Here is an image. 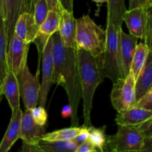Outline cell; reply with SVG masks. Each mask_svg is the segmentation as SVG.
<instances>
[{"label":"cell","mask_w":152,"mask_h":152,"mask_svg":"<svg viewBox=\"0 0 152 152\" xmlns=\"http://www.w3.org/2000/svg\"><path fill=\"white\" fill-rule=\"evenodd\" d=\"M25 0H2L3 19L7 45L13 36L18 17L25 12Z\"/></svg>","instance_id":"7c38bea8"},{"label":"cell","mask_w":152,"mask_h":152,"mask_svg":"<svg viewBox=\"0 0 152 152\" xmlns=\"http://www.w3.org/2000/svg\"><path fill=\"white\" fill-rule=\"evenodd\" d=\"M137 37L124 32L123 28L120 31V57L125 77L130 72L132 61L137 45Z\"/></svg>","instance_id":"9a60e30c"},{"label":"cell","mask_w":152,"mask_h":152,"mask_svg":"<svg viewBox=\"0 0 152 152\" xmlns=\"http://www.w3.org/2000/svg\"><path fill=\"white\" fill-rule=\"evenodd\" d=\"M134 127L142 134V135L145 138L152 137V118L139 125H135Z\"/></svg>","instance_id":"f1b7e54d"},{"label":"cell","mask_w":152,"mask_h":152,"mask_svg":"<svg viewBox=\"0 0 152 152\" xmlns=\"http://www.w3.org/2000/svg\"><path fill=\"white\" fill-rule=\"evenodd\" d=\"M76 19L73 13L62 8L58 33L61 43L65 47L75 48Z\"/></svg>","instance_id":"4fadbf2b"},{"label":"cell","mask_w":152,"mask_h":152,"mask_svg":"<svg viewBox=\"0 0 152 152\" xmlns=\"http://www.w3.org/2000/svg\"><path fill=\"white\" fill-rule=\"evenodd\" d=\"M94 2L97 3V4H102V3H105V2H107V1L108 0H93Z\"/></svg>","instance_id":"74e56055"},{"label":"cell","mask_w":152,"mask_h":152,"mask_svg":"<svg viewBox=\"0 0 152 152\" xmlns=\"http://www.w3.org/2000/svg\"><path fill=\"white\" fill-rule=\"evenodd\" d=\"M38 27L34 22V14L31 13H21L16 20L13 34L25 43H32L37 36Z\"/></svg>","instance_id":"5bb4252c"},{"label":"cell","mask_w":152,"mask_h":152,"mask_svg":"<svg viewBox=\"0 0 152 152\" xmlns=\"http://www.w3.org/2000/svg\"><path fill=\"white\" fill-rule=\"evenodd\" d=\"M30 110L34 122L40 126H45L48 121V113L45 107L37 106Z\"/></svg>","instance_id":"4316f807"},{"label":"cell","mask_w":152,"mask_h":152,"mask_svg":"<svg viewBox=\"0 0 152 152\" xmlns=\"http://www.w3.org/2000/svg\"><path fill=\"white\" fill-rule=\"evenodd\" d=\"M17 79L20 97H22L25 109L31 110L37 107L40 89L39 74H32L27 63L17 77Z\"/></svg>","instance_id":"ba28073f"},{"label":"cell","mask_w":152,"mask_h":152,"mask_svg":"<svg viewBox=\"0 0 152 152\" xmlns=\"http://www.w3.org/2000/svg\"><path fill=\"white\" fill-rule=\"evenodd\" d=\"M151 51V49H149L145 43H140V44L137 45L133 59L132 61L130 72H129L135 80H137L141 70L143 68L148 54Z\"/></svg>","instance_id":"44dd1931"},{"label":"cell","mask_w":152,"mask_h":152,"mask_svg":"<svg viewBox=\"0 0 152 152\" xmlns=\"http://www.w3.org/2000/svg\"><path fill=\"white\" fill-rule=\"evenodd\" d=\"M88 138V128L87 127H85L83 128V131L77 136L74 139H73L72 141L74 142L75 144H77V145H80L82 143H83L84 142H86V140Z\"/></svg>","instance_id":"1f68e13d"},{"label":"cell","mask_w":152,"mask_h":152,"mask_svg":"<svg viewBox=\"0 0 152 152\" xmlns=\"http://www.w3.org/2000/svg\"><path fill=\"white\" fill-rule=\"evenodd\" d=\"M62 116L64 118H68V117H71V108L70 107L69 104L68 105H65L63 108L62 109Z\"/></svg>","instance_id":"8d00e7d4"},{"label":"cell","mask_w":152,"mask_h":152,"mask_svg":"<svg viewBox=\"0 0 152 152\" xmlns=\"http://www.w3.org/2000/svg\"><path fill=\"white\" fill-rule=\"evenodd\" d=\"M111 101L118 113L135 107V80L130 73L125 78L119 79L113 83Z\"/></svg>","instance_id":"52a82bcc"},{"label":"cell","mask_w":152,"mask_h":152,"mask_svg":"<svg viewBox=\"0 0 152 152\" xmlns=\"http://www.w3.org/2000/svg\"><path fill=\"white\" fill-rule=\"evenodd\" d=\"M76 55L83 104V125L88 127L91 125V112L95 91L105 78L102 56L95 58L86 51L79 49H76Z\"/></svg>","instance_id":"7a4b0ae2"},{"label":"cell","mask_w":152,"mask_h":152,"mask_svg":"<svg viewBox=\"0 0 152 152\" xmlns=\"http://www.w3.org/2000/svg\"><path fill=\"white\" fill-rule=\"evenodd\" d=\"M152 0H129V9L136 8V7H146L151 8Z\"/></svg>","instance_id":"f546056e"},{"label":"cell","mask_w":152,"mask_h":152,"mask_svg":"<svg viewBox=\"0 0 152 152\" xmlns=\"http://www.w3.org/2000/svg\"><path fill=\"white\" fill-rule=\"evenodd\" d=\"M62 7L67 11L73 13L74 9V0H59Z\"/></svg>","instance_id":"836d02e7"},{"label":"cell","mask_w":152,"mask_h":152,"mask_svg":"<svg viewBox=\"0 0 152 152\" xmlns=\"http://www.w3.org/2000/svg\"><path fill=\"white\" fill-rule=\"evenodd\" d=\"M152 89V53L149 52L143 68L135 80V96L137 101Z\"/></svg>","instance_id":"d6986e66"},{"label":"cell","mask_w":152,"mask_h":152,"mask_svg":"<svg viewBox=\"0 0 152 152\" xmlns=\"http://www.w3.org/2000/svg\"><path fill=\"white\" fill-rule=\"evenodd\" d=\"M152 118V111L134 107L118 113L115 119L117 125L135 126Z\"/></svg>","instance_id":"ac0fdd59"},{"label":"cell","mask_w":152,"mask_h":152,"mask_svg":"<svg viewBox=\"0 0 152 152\" xmlns=\"http://www.w3.org/2000/svg\"><path fill=\"white\" fill-rule=\"evenodd\" d=\"M37 0H25V12L34 13V7Z\"/></svg>","instance_id":"e575fe53"},{"label":"cell","mask_w":152,"mask_h":152,"mask_svg":"<svg viewBox=\"0 0 152 152\" xmlns=\"http://www.w3.org/2000/svg\"><path fill=\"white\" fill-rule=\"evenodd\" d=\"M37 145L45 152H74L78 147L72 140L52 142L40 140Z\"/></svg>","instance_id":"cb8c5ba5"},{"label":"cell","mask_w":152,"mask_h":152,"mask_svg":"<svg viewBox=\"0 0 152 152\" xmlns=\"http://www.w3.org/2000/svg\"><path fill=\"white\" fill-rule=\"evenodd\" d=\"M95 152H110V151H106V150H102V151L96 150Z\"/></svg>","instance_id":"ab89813d"},{"label":"cell","mask_w":152,"mask_h":152,"mask_svg":"<svg viewBox=\"0 0 152 152\" xmlns=\"http://www.w3.org/2000/svg\"><path fill=\"white\" fill-rule=\"evenodd\" d=\"M53 72L52 84L63 87L71 108V126H79L78 107L81 100V86L75 48L65 47L58 31L51 36Z\"/></svg>","instance_id":"6da1fadb"},{"label":"cell","mask_w":152,"mask_h":152,"mask_svg":"<svg viewBox=\"0 0 152 152\" xmlns=\"http://www.w3.org/2000/svg\"><path fill=\"white\" fill-rule=\"evenodd\" d=\"M22 115V111L21 108L12 111L10 123L0 143V152H8L13 144L17 141L18 139H19V129Z\"/></svg>","instance_id":"2e32d148"},{"label":"cell","mask_w":152,"mask_h":152,"mask_svg":"<svg viewBox=\"0 0 152 152\" xmlns=\"http://www.w3.org/2000/svg\"><path fill=\"white\" fill-rule=\"evenodd\" d=\"M48 11V7L46 0H37L33 14H34V22L38 28L46 18Z\"/></svg>","instance_id":"484cf974"},{"label":"cell","mask_w":152,"mask_h":152,"mask_svg":"<svg viewBox=\"0 0 152 152\" xmlns=\"http://www.w3.org/2000/svg\"><path fill=\"white\" fill-rule=\"evenodd\" d=\"M29 45L14 34L7 45V69L11 70L16 77L19 75L25 64H27Z\"/></svg>","instance_id":"9c48e42d"},{"label":"cell","mask_w":152,"mask_h":152,"mask_svg":"<svg viewBox=\"0 0 152 152\" xmlns=\"http://www.w3.org/2000/svg\"><path fill=\"white\" fill-rule=\"evenodd\" d=\"M2 96H3V93H2V91H1V88H0V102H1V99H2Z\"/></svg>","instance_id":"f35d334b"},{"label":"cell","mask_w":152,"mask_h":152,"mask_svg":"<svg viewBox=\"0 0 152 152\" xmlns=\"http://www.w3.org/2000/svg\"><path fill=\"white\" fill-rule=\"evenodd\" d=\"M42 82L40 83L39 101V106L45 107L47 102L48 95L52 86V77L53 72V58L52 53V38H49L43 49L42 55Z\"/></svg>","instance_id":"30bf717a"},{"label":"cell","mask_w":152,"mask_h":152,"mask_svg":"<svg viewBox=\"0 0 152 152\" xmlns=\"http://www.w3.org/2000/svg\"><path fill=\"white\" fill-rule=\"evenodd\" d=\"M46 1H47L48 7L49 10L54 8L60 9L62 7L59 0H46Z\"/></svg>","instance_id":"d590c367"},{"label":"cell","mask_w":152,"mask_h":152,"mask_svg":"<svg viewBox=\"0 0 152 152\" xmlns=\"http://www.w3.org/2000/svg\"><path fill=\"white\" fill-rule=\"evenodd\" d=\"M86 126H71L70 128L56 130L53 132L45 134L41 140L47 142L67 141L75 138Z\"/></svg>","instance_id":"603a6c76"},{"label":"cell","mask_w":152,"mask_h":152,"mask_svg":"<svg viewBox=\"0 0 152 152\" xmlns=\"http://www.w3.org/2000/svg\"><path fill=\"white\" fill-rule=\"evenodd\" d=\"M7 49L5 31H4L3 13L0 10V88L2 91V86L7 72Z\"/></svg>","instance_id":"7402d4cb"},{"label":"cell","mask_w":152,"mask_h":152,"mask_svg":"<svg viewBox=\"0 0 152 152\" xmlns=\"http://www.w3.org/2000/svg\"><path fill=\"white\" fill-rule=\"evenodd\" d=\"M135 107L152 111V89L137 101Z\"/></svg>","instance_id":"83f0119b"},{"label":"cell","mask_w":152,"mask_h":152,"mask_svg":"<svg viewBox=\"0 0 152 152\" xmlns=\"http://www.w3.org/2000/svg\"><path fill=\"white\" fill-rule=\"evenodd\" d=\"M122 28L107 23L106 42L102 55V69L105 77L115 83L119 79L125 78L122 66L120 50V31Z\"/></svg>","instance_id":"277c9868"},{"label":"cell","mask_w":152,"mask_h":152,"mask_svg":"<svg viewBox=\"0 0 152 152\" xmlns=\"http://www.w3.org/2000/svg\"><path fill=\"white\" fill-rule=\"evenodd\" d=\"M108 16L107 23L122 28L123 16L127 10L125 0H108Z\"/></svg>","instance_id":"ffe728a7"},{"label":"cell","mask_w":152,"mask_h":152,"mask_svg":"<svg viewBox=\"0 0 152 152\" xmlns=\"http://www.w3.org/2000/svg\"><path fill=\"white\" fill-rule=\"evenodd\" d=\"M151 8L136 7L127 10L123 16L131 35L145 40V44L151 49L152 15Z\"/></svg>","instance_id":"5b68a950"},{"label":"cell","mask_w":152,"mask_h":152,"mask_svg":"<svg viewBox=\"0 0 152 152\" xmlns=\"http://www.w3.org/2000/svg\"><path fill=\"white\" fill-rule=\"evenodd\" d=\"M21 152H45L42 150L38 145H30L25 142H22V151Z\"/></svg>","instance_id":"d6a6232c"},{"label":"cell","mask_w":152,"mask_h":152,"mask_svg":"<svg viewBox=\"0 0 152 152\" xmlns=\"http://www.w3.org/2000/svg\"><path fill=\"white\" fill-rule=\"evenodd\" d=\"M2 93L7 98L12 111L20 108V92L16 76L10 69L7 75L2 86Z\"/></svg>","instance_id":"e0dca14e"},{"label":"cell","mask_w":152,"mask_h":152,"mask_svg":"<svg viewBox=\"0 0 152 152\" xmlns=\"http://www.w3.org/2000/svg\"><path fill=\"white\" fill-rule=\"evenodd\" d=\"M96 150L97 149L96 148V147L88 139H87L86 142L80 145L74 152H95Z\"/></svg>","instance_id":"4dcf8cb0"},{"label":"cell","mask_w":152,"mask_h":152,"mask_svg":"<svg viewBox=\"0 0 152 152\" xmlns=\"http://www.w3.org/2000/svg\"><path fill=\"white\" fill-rule=\"evenodd\" d=\"M127 152H145V151H127Z\"/></svg>","instance_id":"60d3db41"},{"label":"cell","mask_w":152,"mask_h":152,"mask_svg":"<svg viewBox=\"0 0 152 152\" xmlns=\"http://www.w3.org/2000/svg\"><path fill=\"white\" fill-rule=\"evenodd\" d=\"M87 128L88 132V139L96 147L97 150H105L107 141V137L105 134L106 126L96 128L91 125L87 127Z\"/></svg>","instance_id":"d4e9b609"},{"label":"cell","mask_w":152,"mask_h":152,"mask_svg":"<svg viewBox=\"0 0 152 152\" xmlns=\"http://www.w3.org/2000/svg\"><path fill=\"white\" fill-rule=\"evenodd\" d=\"M46 127L40 126L34 122L31 110H26L22 113L20 122L19 138L23 142L30 145H37L45 134Z\"/></svg>","instance_id":"8fae6325"},{"label":"cell","mask_w":152,"mask_h":152,"mask_svg":"<svg viewBox=\"0 0 152 152\" xmlns=\"http://www.w3.org/2000/svg\"><path fill=\"white\" fill-rule=\"evenodd\" d=\"M105 42V29L96 25L89 15L76 19L75 49H83L98 58L103 54Z\"/></svg>","instance_id":"3957f363"},{"label":"cell","mask_w":152,"mask_h":152,"mask_svg":"<svg viewBox=\"0 0 152 152\" xmlns=\"http://www.w3.org/2000/svg\"><path fill=\"white\" fill-rule=\"evenodd\" d=\"M145 139L134 126L118 125L117 132L107 137L105 150L110 152L142 151Z\"/></svg>","instance_id":"8992f818"}]
</instances>
